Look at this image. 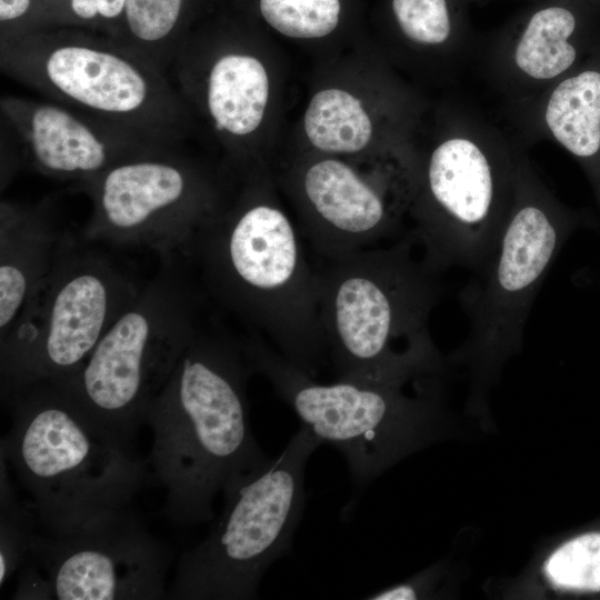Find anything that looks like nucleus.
Instances as JSON below:
<instances>
[{
    "label": "nucleus",
    "instance_id": "nucleus-1",
    "mask_svg": "<svg viewBox=\"0 0 600 600\" xmlns=\"http://www.w3.org/2000/svg\"><path fill=\"white\" fill-rule=\"evenodd\" d=\"M242 339L199 324L144 412L153 433L148 463L166 489L162 514L188 527L213 518L218 492L270 459L250 428Z\"/></svg>",
    "mask_w": 600,
    "mask_h": 600
},
{
    "label": "nucleus",
    "instance_id": "nucleus-2",
    "mask_svg": "<svg viewBox=\"0 0 600 600\" xmlns=\"http://www.w3.org/2000/svg\"><path fill=\"white\" fill-rule=\"evenodd\" d=\"M217 304L248 332L316 377L328 352L320 321L319 273L281 208L257 190L203 226L181 256Z\"/></svg>",
    "mask_w": 600,
    "mask_h": 600
},
{
    "label": "nucleus",
    "instance_id": "nucleus-3",
    "mask_svg": "<svg viewBox=\"0 0 600 600\" xmlns=\"http://www.w3.org/2000/svg\"><path fill=\"white\" fill-rule=\"evenodd\" d=\"M11 416L0 453L32 497L44 533L68 536L123 510L151 480L138 459L63 388L41 380L1 398Z\"/></svg>",
    "mask_w": 600,
    "mask_h": 600
},
{
    "label": "nucleus",
    "instance_id": "nucleus-4",
    "mask_svg": "<svg viewBox=\"0 0 600 600\" xmlns=\"http://www.w3.org/2000/svg\"><path fill=\"white\" fill-rule=\"evenodd\" d=\"M418 251L407 233L318 270L320 321L337 378L409 381L433 368L428 321L441 274Z\"/></svg>",
    "mask_w": 600,
    "mask_h": 600
},
{
    "label": "nucleus",
    "instance_id": "nucleus-5",
    "mask_svg": "<svg viewBox=\"0 0 600 600\" xmlns=\"http://www.w3.org/2000/svg\"><path fill=\"white\" fill-rule=\"evenodd\" d=\"M0 70L46 99L179 148L189 109L168 73L116 39L49 28L0 39Z\"/></svg>",
    "mask_w": 600,
    "mask_h": 600
},
{
    "label": "nucleus",
    "instance_id": "nucleus-6",
    "mask_svg": "<svg viewBox=\"0 0 600 600\" xmlns=\"http://www.w3.org/2000/svg\"><path fill=\"white\" fill-rule=\"evenodd\" d=\"M521 153L497 128L459 108L419 168L409 167L414 226L408 234L431 270L484 268L512 204Z\"/></svg>",
    "mask_w": 600,
    "mask_h": 600
},
{
    "label": "nucleus",
    "instance_id": "nucleus-7",
    "mask_svg": "<svg viewBox=\"0 0 600 600\" xmlns=\"http://www.w3.org/2000/svg\"><path fill=\"white\" fill-rule=\"evenodd\" d=\"M157 274L100 339L82 368L56 382L100 428L130 448L144 412L199 327L198 293L181 257Z\"/></svg>",
    "mask_w": 600,
    "mask_h": 600
},
{
    "label": "nucleus",
    "instance_id": "nucleus-8",
    "mask_svg": "<svg viewBox=\"0 0 600 600\" xmlns=\"http://www.w3.org/2000/svg\"><path fill=\"white\" fill-rule=\"evenodd\" d=\"M321 443L301 424L281 454L223 488L220 518L180 556L167 599L257 598L266 570L290 549L306 500V464Z\"/></svg>",
    "mask_w": 600,
    "mask_h": 600
},
{
    "label": "nucleus",
    "instance_id": "nucleus-9",
    "mask_svg": "<svg viewBox=\"0 0 600 600\" xmlns=\"http://www.w3.org/2000/svg\"><path fill=\"white\" fill-rule=\"evenodd\" d=\"M141 287L96 243L68 231L49 273L0 337L1 398L74 376Z\"/></svg>",
    "mask_w": 600,
    "mask_h": 600
},
{
    "label": "nucleus",
    "instance_id": "nucleus-10",
    "mask_svg": "<svg viewBox=\"0 0 600 600\" xmlns=\"http://www.w3.org/2000/svg\"><path fill=\"white\" fill-rule=\"evenodd\" d=\"M589 220L556 197L522 152L493 254L459 297L470 329L462 352L478 368L497 366L520 346L548 271L570 236Z\"/></svg>",
    "mask_w": 600,
    "mask_h": 600
},
{
    "label": "nucleus",
    "instance_id": "nucleus-11",
    "mask_svg": "<svg viewBox=\"0 0 600 600\" xmlns=\"http://www.w3.org/2000/svg\"><path fill=\"white\" fill-rule=\"evenodd\" d=\"M242 347L250 372L263 376L322 443L343 453L359 486L427 438L432 403L407 396L408 381L337 378L324 384L258 333L248 332Z\"/></svg>",
    "mask_w": 600,
    "mask_h": 600
},
{
    "label": "nucleus",
    "instance_id": "nucleus-12",
    "mask_svg": "<svg viewBox=\"0 0 600 600\" xmlns=\"http://www.w3.org/2000/svg\"><path fill=\"white\" fill-rule=\"evenodd\" d=\"M76 184L92 206L80 232L84 241L144 248L160 259L182 256L223 210L211 178L179 149L119 163Z\"/></svg>",
    "mask_w": 600,
    "mask_h": 600
},
{
    "label": "nucleus",
    "instance_id": "nucleus-13",
    "mask_svg": "<svg viewBox=\"0 0 600 600\" xmlns=\"http://www.w3.org/2000/svg\"><path fill=\"white\" fill-rule=\"evenodd\" d=\"M29 554L58 600L167 599L170 549L129 508L68 536L33 532Z\"/></svg>",
    "mask_w": 600,
    "mask_h": 600
},
{
    "label": "nucleus",
    "instance_id": "nucleus-14",
    "mask_svg": "<svg viewBox=\"0 0 600 600\" xmlns=\"http://www.w3.org/2000/svg\"><path fill=\"white\" fill-rule=\"evenodd\" d=\"M0 110L27 163L59 180L78 182L132 159L179 149L48 99L3 96Z\"/></svg>",
    "mask_w": 600,
    "mask_h": 600
},
{
    "label": "nucleus",
    "instance_id": "nucleus-15",
    "mask_svg": "<svg viewBox=\"0 0 600 600\" xmlns=\"http://www.w3.org/2000/svg\"><path fill=\"white\" fill-rule=\"evenodd\" d=\"M589 13L582 0H539L496 34L487 66L510 108L538 97L600 44Z\"/></svg>",
    "mask_w": 600,
    "mask_h": 600
},
{
    "label": "nucleus",
    "instance_id": "nucleus-16",
    "mask_svg": "<svg viewBox=\"0 0 600 600\" xmlns=\"http://www.w3.org/2000/svg\"><path fill=\"white\" fill-rule=\"evenodd\" d=\"M191 30L168 76L184 103L196 104L229 141H244L261 126L270 92L261 60L237 44Z\"/></svg>",
    "mask_w": 600,
    "mask_h": 600
},
{
    "label": "nucleus",
    "instance_id": "nucleus-17",
    "mask_svg": "<svg viewBox=\"0 0 600 600\" xmlns=\"http://www.w3.org/2000/svg\"><path fill=\"white\" fill-rule=\"evenodd\" d=\"M298 188L306 210L304 237L326 261L392 237L406 209L390 203L381 188L333 158L307 166Z\"/></svg>",
    "mask_w": 600,
    "mask_h": 600
},
{
    "label": "nucleus",
    "instance_id": "nucleus-18",
    "mask_svg": "<svg viewBox=\"0 0 600 600\" xmlns=\"http://www.w3.org/2000/svg\"><path fill=\"white\" fill-rule=\"evenodd\" d=\"M511 109L528 136L554 141L578 161L600 213V44L568 76Z\"/></svg>",
    "mask_w": 600,
    "mask_h": 600
},
{
    "label": "nucleus",
    "instance_id": "nucleus-19",
    "mask_svg": "<svg viewBox=\"0 0 600 600\" xmlns=\"http://www.w3.org/2000/svg\"><path fill=\"white\" fill-rule=\"evenodd\" d=\"M68 230L49 200L0 204V337L49 273Z\"/></svg>",
    "mask_w": 600,
    "mask_h": 600
},
{
    "label": "nucleus",
    "instance_id": "nucleus-20",
    "mask_svg": "<svg viewBox=\"0 0 600 600\" xmlns=\"http://www.w3.org/2000/svg\"><path fill=\"white\" fill-rule=\"evenodd\" d=\"M202 0H127L116 39L160 70L192 30Z\"/></svg>",
    "mask_w": 600,
    "mask_h": 600
},
{
    "label": "nucleus",
    "instance_id": "nucleus-21",
    "mask_svg": "<svg viewBox=\"0 0 600 600\" xmlns=\"http://www.w3.org/2000/svg\"><path fill=\"white\" fill-rule=\"evenodd\" d=\"M466 0H389L401 37L412 46L463 58L470 46Z\"/></svg>",
    "mask_w": 600,
    "mask_h": 600
},
{
    "label": "nucleus",
    "instance_id": "nucleus-22",
    "mask_svg": "<svg viewBox=\"0 0 600 600\" xmlns=\"http://www.w3.org/2000/svg\"><path fill=\"white\" fill-rule=\"evenodd\" d=\"M310 143L328 153H356L371 141L373 127L361 102L348 91L330 88L317 92L304 114Z\"/></svg>",
    "mask_w": 600,
    "mask_h": 600
},
{
    "label": "nucleus",
    "instance_id": "nucleus-23",
    "mask_svg": "<svg viewBox=\"0 0 600 600\" xmlns=\"http://www.w3.org/2000/svg\"><path fill=\"white\" fill-rule=\"evenodd\" d=\"M260 19L292 39L324 38L339 27L344 0H252Z\"/></svg>",
    "mask_w": 600,
    "mask_h": 600
},
{
    "label": "nucleus",
    "instance_id": "nucleus-24",
    "mask_svg": "<svg viewBox=\"0 0 600 600\" xmlns=\"http://www.w3.org/2000/svg\"><path fill=\"white\" fill-rule=\"evenodd\" d=\"M559 590L600 594V530L581 532L557 548L543 567Z\"/></svg>",
    "mask_w": 600,
    "mask_h": 600
},
{
    "label": "nucleus",
    "instance_id": "nucleus-25",
    "mask_svg": "<svg viewBox=\"0 0 600 600\" xmlns=\"http://www.w3.org/2000/svg\"><path fill=\"white\" fill-rule=\"evenodd\" d=\"M126 1L36 0V30L69 27L116 38L122 22Z\"/></svg>",
    "mask_w": 600,
    "mask_h": 600
},
{
    "label": "nucleus",
    "instance_id": "nucleus-26",
    "mask_svg": "<svg viewBox=\"0 0 600 600\" xmlns=\"http://www.w3.org/2000/svg\"><path fill=\"white\" fill-rule=\"evenodd\" d=\"M0 586L18 570L29 556L37 516L32 503L26 506L14 493L6 469V458L0 454Z\"/></svg>",
    "mask_w": 600,
    "mask_h": 600
},
{
    "label": "nucleus",
    "instance_id": "nucleus-27",
    "mask_svg": "<svg viewBox=\"0 0 600 600\" xmlns=\"http://www.w3.org/2000/svg\"><path fill=\"white\" fill-rule=\"evenodd\" d=\"M36 30V0H0V39Z\"/></svg>",
    "mask_w": 600,
    "mask_h": 600
},
{
    "label": "nucleus",
    "instance_id": "nucleus-28",
    "mask_svg": "<svg viewBox=\"0 0 600 600\" xmlns=\"http://www.w3.org/2000/svg\"><path fill=\"white\" fill-rule=\"evenodd\" d=\"M17 571L19 579L13 599H56L50 580L30 554Z\"/></svg>",
    "mask_w": 600,
    "mask_h": 600
},
{
    "label": "nucleus",
    "instance_id": "nucleus-29",
    "mask_svg": "<svg viewBox=\"0 0 600 600\" xmlns=\"http://www.w3.org/2000/svg\"><path fill=\"white\" fill-rule=\"evenodd\" d=\"M582 1H584L588 4H596L597 0H582Z\"/></svg>",
    "mask_w": 600,
    "mask_h": 600
},
{
    "label": "nucleus",
    "instance_id": "nucleus-30",
    "mask_svg": "<svg viewBox=\"0 0 600 600\" xmlns=\"http://www.w3.org/2000/svg\"><path fill=\"white\" fill-rule=\"evenodd\" d=\"M466 1L469 3V2H473V1L479 2V1H483V0H466Z\"/></svg>",
    "mask_w": 600,
    "mask_h": 600
}]
</instances>
